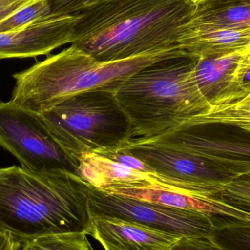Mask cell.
Here are the masks:
<instances>
[{"label": "cell", "mask_w": 250, "mask_h": 250, "mask_svg": "<svg viewBox=\"0 0 250 250\" xmlns=\"http://www.w3.org/2000/svg\"><path fill=\"white\" fill-rule=\"evenodd\" d=\"M195 8L188 0H104L79 13L71 45L104 62L170 48Z\"/></svg>", "instance_id": "cell-1"}, {"label": "cell", "mask_w": 250, "mask_h": 250, "mask_svg": "<svg viewBox=\"0 0 250 250\" xmlns=\"http://www.w3.org/2000/svg\"><path fill=\"white\" fill-rule=\"evenodd\" d=\"M89 187L73 172L40 174L15 166L0 168V231L19 242L49 233L89 235Z\"/></svg>", "instance_id": "cell-2"}, {"label": "cell", "mask_w": 250, "mask_h": 250, "mask_svg": "<svg viewBox=\"0 0 250 250\" xmlns=\"http://www.w3.org/2000/svg\"><path fill=\"white\" fill-rule=\"evenodd\" d=\"M190 57L179 45L114 62H100L71 45L16 73L10 102L41 114L72 95L92 90L114 93L140 70L167 59Z\"/></svg>", "instance_id": "cell-3"}, {"label": "cell", "mask_w": 250, "mask_h": 250, "mask_svg": "<svg viewBox=\"0 0 250 250\" xmlns=\"http://www.w3.org/2000/svg\"><path fill=\"white\" fill-rule=\"evenodd\" d=\"M197 60L157 62L128 78L114 92L130 123V140L158 136L210 108L194 76Z\"/></svg>", "instance_id": "cell-4"}, {"label": "cell", "mask_w": 250, "mask_h": 250, "mask_svg": "<svg viewBox=\"0 0 250 250\" xmlns=\"http://www.w3.org/2000/svg\"><path fill=\"white\" fill-rule=\"evenodd\" d=\"M54 141L79 165L85 153L121 148L131 139V125L109 91L72 95L40 114Z\"/></svg>", "instance_id": "cell-5"}, {"label": "cell", "mask_w": 250, "mask_h": 250, "mask_svg": "<svg viewBox=\"0 0 250 250\" xmlns=\"http://www.w3.org/2000/svg\"><path fill=\"white\" fill-rule=\"evenodd\" d=\"M0 146L33 173H78L79 165L54 141L40 114L10 101H0Z\"/></svg>", "instance_id": "cell-6"}, {"label": "cell", "mask_w": 250, "mask_h": 250, "mask_svg": "<svg viewBox=\"0 0 250 250\" xmlns=\"http://www.w3.org/2000/svg\"><path fill=\"white\" fill-rule=\"evenodd\" d=\"M152 169L151 182L185 193L218 199L232 180L203 160L166 147L130 141L121 147Z\"/></svg>", "instance_id": "cell-7"}, {"label": "cell", "mask_w": 250, "mask_h": 250, "mask_svg": "<svg viewBox=\"0 0 250 250\" xmlns=\"http://www.w3.org/2000/svg\"><path fill=\"white\" fill-rule=\"evenodd\" d=\"M89 198L92 217H114L182 238H210L215 229L207 214L110 194L92 186Z\"/></svg>", "instance_id": "cell-8"}, {"label": "cell", "mask_w": 250, "mask_h": 250, "mask_svg": "<svg viewBox=\"0 0 250 250\" xmlns=\"http://www.w3.org/2000/svg\"><path fill=\"white\" fill-rule=\"evenodd\" d=\"M193 156L230 179L250 175V143L216 138L201 126L182 123L144 141Z\"/></svg>", "instance_id": "cell-9"}, {"label": "cell", "mask_w": 250, "mask_h": 250, "mask_svg": "<svg viewBox=\"0 0 250 250\" xmlns=\"http://www.w3.org/2000/svg\"><path fill=\"white\" fill-rule=\"evenodd\" d=\"M80 19V13L52 14L21 30L0 32V60L48 55L73 43Z\"/></svg>", "instance_id": "cell-10"}, {"label": "cell", "mask_w": 250, "mask_h": 250, "mask_svg": "<svg viewBox=\"0 0 250 250\" xmlns=\"http://www.w3.org/2000/svg\"><path fill=\"white\" fill-rule=\"evenodd\" d=\"M110 194L209 216L214 224L243 219L244 212L219 199L201 198L151 182L118 184L101 189Z\"/></svg>", "instance_id": "cell-11"}, {"label": "cell", "mask_w": 250, "mask_h": 250, "mask_svg": "<svg viewBox=\"0 0 250 250\" xmlns=\"http://www.w3.org/2000/svg\"><path fill=\"white\" fill-rule=\"evenodd\" d=\"M90 236L105 250H169L181 236L114 217H92Z\"/></svg>", "instance_id": "cell-12"}, {"label": "cell", "mask_w": 250, "mask_h": 250, "mask_svg": "<svg viewBox=\"0 0 250 250\" xmlns=\"http://www.w3.org/2000/svg\"><path fill=\"white\" fill-rule=\"evenodd\" d=\"M250 51L197 60L193 72L200 91L211 105L245 98L242 90L244 62Z\"/></svg>", "instance_id": "cell-13"}, {"label": "cell", "mask_w": 250, "mask_h": 250, "mask_svg": "<svg viewBox=\"0 0 250 250\" xmlns=\"http://www.w3.org/2000/svg\"><path fill=\"white\" fill-rule=\"evenodd\" d=\"M178 44L198 60L247 52L250 51V29L217 30L183 25Z\"/></svg>", "instance_id": "cell-14"}, {"label": "cell", "mask_w": 250, "mask_h": 250, "mask_svg": "<svg viewBox=\"0 0 250 250\" xmlns=\"http://www.w3.org/2000/svg\"><path fill=\"white\" fill-rule=\"evenodd\" d=\"M79 176L90 186L103 189L118 184L151 182L150 174L129 168L102 154L85 153L78 167Z\"/></svg>", "instance_id": "cell-15"}, {"label": "cell", "mask_w": 250, "mask_h": 250, "mask_svg": "<svg viewBox=\"0 0 250 250\" xmlns=\"http://www.w3.org/2000/svg\"><path fill=\"white\" fill-rule=\"evenodd\" d=\"M184 25L217 30L250 29V4H202L195 8Z\"/></svg>", "instance_id": "cell-16"}, {"label": "cell", "mask_w": 250, "mask_h": 250, "mask_svg": "<svg viewBox=\"0 0 250 250\" xmlns=\"http://www.w3.org/2000/svg\"><path fill=\"white\" fill-rule=\"evenodd\" d=\"M185 123L191 125H229L250 134V94L234 102L211 105L207 111L193 116Z\"/></svg>", "instance_id": "cell-17"}, {"label": "cell", "mask_w": 250, "mask_h": 250, "mask_svg": "<svg viewBox=\"0 0 250 250\" xmlns=\"http://www.w3.org/2000/svg\"><path fill=\"white\" fill-rule=\"evenodd\" d=\"M82 232L49 233L21 242L19 250H95Z\"/></svg>", "instance_id": "cell-18"}, {"label": "cell", "mask_w": 250, "mask_h": 250, "mask_svg": "<svg viewBox=\"0 0 250 250\" xmlns=\"http://www.w3.org/2000/svg\"><path fill=\"white\" fill-rule=\"evenodd\" d=\"M51 15L48 0H32L0 22V32L21 30Z\"/></svg>", "instance_id": "cell-19"}, {"label": "cell", "mask_w": 250, "mask_h": 250, "mask_svg": "<svg viewBox=\"0 0 250 250\" xmlns=\"http://www.w3.org/2000/svg\"><path fill=\"white\" fill-rule=\"evenodd\" d=\"M210 239L226 250H250V224L215 228Z\"/></svg>", "instance_id": "cell-20"}, {"label": "cell", "mask_w": 250, "mask_h": 250, "mask_svg": "<svg viewBox=\"0 0 250 250\" xmlns=\"http://www.w3.org/2000/svg\"><path fill=\"white\" fill-rule=\"evenodd\" d=\"M218 199L250 214V175L227 182Z\"/></svg>", "instance_id": "cell-21"}, {"label": "cell", "mask_w": 250, "mask_h": 250, "mask_svg": "<svg viewBox=\"0 0 250 250\" xmlns=\"http://www.w3.org/2000/svg\"><path fill=\"white\" fill-rule=\"evenodd\" d=\"M97 154H102L111 160H114L129 168L143 172L147 174H152V169L146 165L144 162L141 161L139 159L137 158L135 156L127 152L124 149L121 148H114V149L108 150V151H103Z\"/></svg>", "instance_id": "cell-22"}, {"label": "cell", "mask_w": 250, "mask_h": 250, "mask_svg": "<svg viewBox=\"0 0 250 250\" xmlns=\"http://www.w3.org/2000/svg\"><path fill=\"white\" fill-rule=\"evenodd\" d=\"M169 250H226L210 238L183 237Z\"/></svg>", "instance_id": "cell-23"}, {"label": "cell", "mask_w": 250, "mask_h": 250, "mask_svg": "<svg viewBox=\"0 0 250 250\" xmlns=\"http://www.w3.org/2000/svg\"><path fill=\"white\" fill-rule=\"evenodd\" d=\"M83 0H48L51 13L55 15L74 14Z\"/></svg>", "instance_id": "cell-24"}, {"label": "cell", "mask_w": 250, "mask_h": 250, "mask_svg": "<svg viewBox=\"0 0 250 250\" xmlns=\"http://www.w3.org/2000/svg\"><path fill=\"white\" fill-rule=\"evenodd\" d=\"M32 0H0V22Z\"/></svg>", "instance_id": "cell-25"}, {"label": "cell", "mask_w": 250, "mask_h": 250, "mask_svg": "<svg viewBox=\"0 0 250 250\" xmlns=\"http://www.w3.org/2000/svg\"><path fill=\"white\" fill-rule=\"evenodd\" d=\"M21 242L10 233L0 231V250H19Z\"/></svg>", "instance_id": "cell-26"}, {"label": "cell", "mask_w": 250, "mask_h": 250, "mask_svg": "<svg viewBox=\"0 0 250 250\" xmlns=\"http://www.w3.org/2000/svg\"><path fill=\"white\" fill-rule=\"evenodd\" d=\"M250 4V0H205L204 4L208 5H226V4Z\"/></svg>", "instance_id": "cell-27"}, {"label": "cell", "mask_w": 250, "mask_h": 250, "mask_svg": "<svg viewBox=\"0 0 250 250\" xmlns=\"http://www.w3.org/2000/svg\"><path fill=\"white\" fill-rule=\"evenodd\" d=\"M103 1H104V0H83L81 4L78 6L74 14L81 13L86 9L92 7V6L95 5V4H98V3Z\"/></svg>", "instance_id": "cell-28"}, {"label": "cell", "mask_w": 250, "mask_h": 250, "mask_svg": "<svg viewBox=\"0 0 250 250\" xmlns=\"http://www.w3.org/2000/svg\"><path fill=\"white\" fill-rule=\"evenodd\" d=\"M188 1H189L195 7H199L205 2V0H188Z\"/></svg>", "instance_id": "cell-29"}]
</instances>
